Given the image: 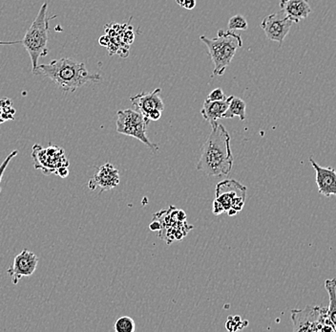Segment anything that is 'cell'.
Instances as JSON below:
<instances>
[{"label": "cell", "instance_id": "1", "mask_svg": "<svg viewBox=\"0 0 336 332\" xmlns=\"http://www.w3.org/2000/svg\"><path fill=\"white\" fill-rule=\"evenodd\" d=\"M233 163L229 133L223 125L217 124L201 148L197 170L209 176H228Z\"/></svg>", "mask_w": 336, "mask_h": 332}, {"label": "cell", "instance_id": "2", "mask_svg": "<svg viewBox=\"0 0 336 332\" xmlns=\"http://www.w3.org/2000/svg\"><path fill=\"white\" fill-rule=\"evenodd\" d=\"M34 74L44 75L65 93H72L85 83H98L101 76L87 70L83 63L70 58L54 60L50 64L38 65Z\"/></svg>", "mask_w": 336, "mask_h": 332}, {"label": "cell", "instance_id": "3", "mask_svg": "<svg viewBox=\"0 0 336 332\" xmlns=\"http://www.w3.org/2000/svg\"><path fill=\"white\" fill-rule=\"evenodd\" d=\"M200 39L208 48L209 58L214 65L213 76L225 74L237 50L243 46L242 37L230 30H219L217 37L209 38L200 36Z\"/></svg>", "mask_w": 336, "mask_h": 332}, {"label": "cell", "instance_id": "4", "mask_svg": "<svg viewBox=\"0 0 336 332\" xmlns=\"http://www.w3.org/2000/svg\"><path fill=\"white\" fill-rule=\"evenodd\" d=\"M48 3H43L37 14V18L28 29L22 39V44L30 56L33 73L38 66V60L48 55V34L49 19L47 18Z\"/></svg>", "mask_w": 336, "mask_h": 332}, {"label": "cell", "instance_id": "5", "mask_svg": "<svg viewBox=\"0 0 336 332\" xmlns=\"http://www.w3.org/2000/svg\"><path fill=\"white\" fill-rule=\"evenodd\" d=\"M246 187L236 180H224L216 186V197L213 202V213L219 215L227 212L228 215H235L241 212L245 205Z\"/></svg>", "mask_w": 336, "mask_h": 332}, {"label": "cell", "instance_id": "6", "mask_svg": "<svg viewBox=\"0 0 336 332\" xmlns=\"http://www.w3.org/2000/svg\"><path fill=\"white\" fill-rule=\"evenodd\" d=\"M291 320L294 332L334 331L327 322L326 307L307 305L304 309H292Z\"/></svg>", "mask_w": 336, "mask_h": 332}, {"label": "cell", "instance_id": "7", "mask_svg": "<svg viewBox=\"0 0 336 332\" xmlns=\"http://www.w3.org/2000/svg\"><path fill=\"white\" fill-rule=\"evenodd\" d=\"M148 124L149 121L136 109H125L117 112L116 125L118 133L138 139L155 151L158 149V146L153 144L146 135Z\"/></svg>", "mask_w": 336, "mask_h": 332}, {"label": "cell", "instance_id": "8", "mask_svg": "<svg viewBox=\"0 0 336 332\" xmlns=\"http://www.w3.org/2000/svg\"><path fill=\"white\" fill-rule=\"evenodd\" d=\"M32 155L35 161V168L42 171L44 175L56 174V171L61 167L69 166V161L65 156L62 148L50 146L42 148L40 145L33 147Z\"/></svg>", "mask_w": 336, "mask_h": 332}, {"label": "cell", "instance_id": "9", "mask_svg": "<svg viewBox=\"0 0 336 332\" xmlns=\"http://www.w3.org/2000/svg\"><path fill=\"white\" fill-rule=\"evenodd\" d=\"M293 22L282 11L270 15L261 22V28L270 40L277 41L281 45L291 31Z\"/></svg>", "mask_w": 336, "mask_h": 332}, {"label": "cell", "instance_id": "10", "mask_svg": "<svg viewBox=\"0 0 336 332\" xmlns=\"http://www.w3.org/2000/svg\"><path fill=\"white\" fill-rule=\"evenodd\" d=\"M38 264V258L33 252L23 249L14 258L13 265L7 270V274L12 279L14 285H18L23 277L32 276Z\"/></svg>", "mask_w": 336, "mask_h": 332}, {"label": "cell", "instance_id": "11", "mask_svg": "<svg viewBox=\"0 0 336 332\" xmlns=\"http://www.w3.org/2000/svg\"><path fill=\"white\" fill-rule=\"evenodd\" d=\"M161 88H156L152 92L140 93L132 96L130 97V101L132 102L135 109L140 111L148 120V116L151 112L155 110L164 111V104L161 98Z\"/></svg>", "mask_w": 336, "mask_h": 332}, {"label": "cell", "instance_id": "12", "mask_svg": "<svg viewBox=\"0 0 336 332\" xmlns=\"http://www.w3.org/2000/svg\"><path fill=\"white\" fill-rule=\"evenodd\" d=\"M119 173L118 170L110 163H106L100 167L98 173L91 178L88 186L90 190L100 188V193L109 191L116 188L119 184Z\"/></svg>", "mask_w": 336, "mask_h": 332}, {"label": "cell", "instance_id": "13", "mask_svg": "<svg viewBox=\"0 0 336 332\" xmlns=\"http://www.w3.org/2000/svg\"><path fill=\"white\" fill-rule=\"evenodd\" d=\"M309 162L316 173V185L319 193L327 197L336 196V171L333 168H323L310 157Z\"/></svg>", "mask_w": 336, "mask_h": 332}, {"label": "cell", "instance_id": "14", "mask_svg": "<svg viewBox=\"0 0 336 332\" xmlns=\"http://www.w3.org/2000/svg\"><path fill=\"white\" fill-rule=\"evenodd\" d=\"M280 8L293 23H299L311 14V8L307 0H281Z\"/></svg>", "mask_w": 336, "mask_h": 332}, {"label": "cell", "instance_id": "15", "mask_svg": "<svg viewBox=\"0 0 336 332\" xmlns=\"http://www.w3.org/2000/svg\"><path fill=\"white\" fill-rule=\"evenodd\" d=\"M231 98L232 96L227 97V99L223 101H205L200 109V114L205 120L209 122L211 128L215 127L218 124L217 121L219 119H223V116L227 111Z\"/></svg>", "mask_w": 336, "mask_h": 332}, {"label": "cell", "instance_id": "16", "mask_svg": "<svg viewBox=\"0 0 336 332\" xmlns=\"http://www.w3.org/2000/svg\"><path fill=\"white\" fill-rule=\"evenodd\" d=\"M325 288L329 297V305L327 308V322L336 331V279L327 280Z\"/></svg>", "mask_w": 336, "mask_h": 332}, {"label": "cell", "instance_id": "17", "mask_svg": "<svg viewBox=\"0 0 336 332\" xmlns=\"http://www.w3.org/2000/svg\"><path fill=\"white\" fill-rule=\"evenodd\" d=\"M245 108H246V103L244 100L232 96L223 118L232 119L237 116L240 118V120L244 121L245 119Z\"/></svg>", "mask_w": 336, "mask_h": 332}, {"label": "cell", "instance_id": "18", "mask_svg": "<svg viewBox=\"0 0 336 332\" xmlns=\"http://www.w3.org/2000/svg\"><path fill=\"white\" fill-rule=\"evenodd\" d=\"M114 329L116 332H134L136 330V324L132 318L123 316L117 320Z\"/></svg>", "mask_w": 336, "mask_h": 332}, {"label": "cell", "instance_id": "19", "mask_svg": "<svg viewBox=\"0 0 336 332\" xmlns=\"http://www.w3.org/2000/svg\"><path fill=\"white\" fill-rule=\"evenodd\" d=\"M0 107L2 109V118L3 120H14V116L16 114V109L13 107V103L10 99L0 100Z\"/></svg>", "mask_w": 336, "mask_h": 332}, {"label": "cell", "instance_id": "20", "mask_svg": "<svg viewBox=\"0 0 336 332\" xmlns=\"http://www.w3.org/2000/svg\"><path fill=\"white\" fill-rule=\"evenodd\" d=\"M248 24L247 21L242 15H236L230 18L228 20V30L236 31V30H247Z\"/></svg>", "mask_w": 336, "mask_h": 332}, {"label": "cell", "instance_id": "21", "mask_svg": "<svg viewBox=\"0 0 336 332\" xmlns=\"http://www.w3.org/2000/svg\"><path fill=\"white\" fill-rule=\"evenodd\" d=\"M18 154H19V151H18V150H14V151H12L9 155L5 158V160L2 162V164L0 165V183H1V180H2L3 175H4V173H5L6 169H7V167L9 165L10 162L12 161L13 158H15ZM0 192H1V188H0Z\"/></svg>", "mask_w": 336, "mask_h": 332}, {"label": "cell", "instance_id": "22", "mask_svg": "<svg viewBox=\"0 0 336 332\" xmlns=\"http://www.w3.org/2000/svg\"><path fill=\"white\" fill-rule=\"evenodd\" d=\"M240 323H241V318L240 316H234V317H229L227 323V328L229 331H234L241 329L240 327Z\"/></svg>", "mask_w": 336, "mask_h": 332}, {"label": "cell", "instance_id": "23", "mask_svg": "<svg viewBox=\"0 0 336 332\" xmlns=\"http://www.w3.org/2000/svg\"><path fill=\"white\" fill-rule=\"evenodd\" d=\"M227 99L225 93L223 91V89L221 88H216L214 90H212L211 92L209 93L207 100L209 101H223Z\"/></svg>", "mask_w": 336, "mask_h": 332}, {"label": "cell", "instance_id": "24", "mask_svg": "<svg viewBox=\"0 0 336 332\" xmlns=\"http://www.w3.org/2000/svg\"><path fill=\"white\" fill-rule=\"evenodd\" d=\"M176 2L187 10H193L196 6V0H176Z\"/></svg>", "mask_w": 336, "mask_h": 332}, {"label": "cell", "instance_id": "25", "mask_svg": "<svg viewBox=\"0 0 336 332\" xmlns=\"http://www.w3.org/2000/svg\"><path fill=\"white\" fill-rule=\"evenodd\" d=\"M58 176H60L61 178H66L68 175H69V170L68 167H61L56 171V174Z\"/></svg>", "mask_w": 336, "mask_h": 332}, {"label": "cell", "instance_id": "26", "mask_svg": "<svg viewBox=\"0 0 336 332\" xmlns=\"http://www.w3.org/2000/svg\"><path fill=\"white\" fill-rule=\"evenodd\" d=\"M5 121L3 120V118H2V109H1V107H0V124H3Z\"/></svg>", "mask_w": 336, "mask_h": 332}]
</instances>
